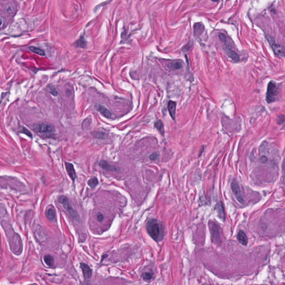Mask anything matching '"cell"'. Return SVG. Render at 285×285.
<instances>
[{
    "label": "cell",
    "mask_w": 285,
    "mask_h": 285,
    "mask_svg": "<svg viewBox=\"0 0 285 285\" xmlns=\"http://www.w3.org/2000/svg\"><path fill=\"white\" fill-rule=\"evenodd\" d=\"M92 135L94 137L99 139H105L106 137V134L102 132H94L92 133Z\"/></svg>",
    "instance_id": "obj_24"
},
{
    "label": "cell",
    "mask_w": 285,
    "mask_h": 285,
    "mask_svg": "<svg viewBox=\"0 0 285 285\" xmlns=\"http://www.w3.org/2000/svg\"><path fill=\"white\" fill-rule=\"evenodd\" d=\"M29 49L31 51H32L33 53L36 54L37 55H40V56H45V52L43 51V50H42V49H39V48H37L36 47H34V46H30L29 48Z\"/></svg>",
    "instance_id": "obj_21"
},
{
    "label": "cell",
    "mask_w": 285,
    "mask_h": 285,
    "mask_svg": "<svg viewBox=\"0 0 285 285\" xmlns=\"http://www.w3.org/2000/svg\"><path fill=\"white\" fill-rule=\"evenodd\" d=\"M44 261L49 267H53L54 263V259L51 255H46L44 257Z\"/></svg>",
    "instance_id": "obj_19"
},
{
    "label": "cell",
    "mask_w": 285,
    "mask_h": 285,
    "mask_svg": "<svg viewBox=\"0 0 285 285\" xmlns=\"http://www.w3.org/2000/svg\"><path fill=\"white\" fill-rule=\"evenodd\" d=\"M267 39L268 41L271 44L275 55L279 57L285 56V48L284 46L274 43L273 40H272V38L271 37L267 36Z\"/></svg>",
    "instance_id": "obj_6"
},
{
    "label": "cell",
    "mask_w": 285,
    "mask_h": 285,
    "mask_svg": "<svg viewBox=\"0 0 285 285\" xmlns=\"http://www.w3.org/2000/svg\"><path fill=\"white\" fill-rule=\"evenodd\" d=\"M146 229L149 236L156 242L162 240L164 237V229L161 225L155 219H149L146 225Z\"/></svg>",
    "instance_id": "obj_1"
},
{
    "label": "cell",
    "mask_w": 285,
    "mask_h": 285,
    "mask_svg": "<svg viewBox=\"0 0 285 285\" xmlns=\"http://www.w3.org/2000/svg\"><path fill=\"white\" fill-rule=\"evenodd\" d=\"M219 37L220 40H221V41H222V42H225V41L226 37L225 36V35H223V34H220Z\"/></svg>",
    "instance_id": "obj_30"
},
{
    "label": "cell",
    "mask_w": 285,
    "mask_h": 285,
    "mask_svg": "<svg viewBox=\"0 0 285 285\" xmlns=\"http://www.w3.org/2000/svg\"><path fill=\"white\" fill-rule=\"evenodd\" d=\"M154 126H155V128L158 130V132L160 133V134L164 136L165 131H164V125H163V122L161 121L160 120H157V121L155 122Z\"/></svg>",
    "instance_id": "obj_17"
},
{
    "label": "cell",
    "mask_w": 285,
    "mask_h": 285,
    "mask_svg": "<svg viewBox=\"0 0 285 285\" xmlns=\"http://www.w3.org/2000/svg\"><path fill=\"white\" fill-rule=\"evenodd\" d=\"M80 267L82 270L85 279H89L90 278H91L92 276V270L90 267H89L88 265L84 263H80Z\"/></svg>",
    "instance_id": "obj_9"
},
{
    "label": "cell",
    "mask_w": 285,
    "mask_h": 285,
    "mask_svg": "<svg viewBox=\"0 0 285 285\" xmlns=\"http://www.w3.org/2000/svg\"><path fill=\"white\" fill-rule=\"evenodd\" d=\"M65 167L69 176L72 179L73 182H74L76 178V173L73 164L69 162H65Z\"/></svg>",
    "instance_id": "obj_8"
},
{
    "label": "cell",
    "mask_w": 285,
    "mask_h": 285,
    "mask_svg": "<svg viewBox=\"0 0 285 285\" xmlns=\"http://www.w3.org/2000/svg\"><path fill=\"white\" fill-rule=\"evenodd\" d=\"M35 130L39 133L47 135L53 133L55 131V127L50 123H43L37 124Z\"/></svg>",
    "instance_id": "obj_4"
},
{
    "label": "cell",
    "mask_w": 285,
    "mask_h": 285,
    "mask_svg": "<svg viewBox=\"0 0 285 285\" xmlns=\"http://www.w3.org/2000/svg\"><path fill=\"white\" fill-rule=\"evenodd\" d=\"M97 109L102 115H103L104 117H105L108 119H110L111 118V114L109 110L106 107H105L103 105H101V104L97 105Z\"/></svg>",
    "instance_id": "obj_12"
},
{
    "label": "cell",
    "mask_w": 285,
    "mask_h": 285,
    "mask_svg": "<svg viewBox=\"0 0 285 285\" xmlns=\"http://www.w3.org/2000/svg\"><path fill=\"white\" fill-rule=\"evenodd\" d=\"M237 239L238 242L243 246H246L248 243V238L246 233L243 231L240 230L237 234Z\"/></svg>",
    "instance_id": "obj_13"
},
{
    "label": "cell",
    "mask_w": 285,
    "mask_h": 285,
    "mask_svg": "<svg viewBox=\"0 0 285 285\" xmlns=\"http://www.w3.org/2000/svg\"><path fill=\"white\" fill-rule=\"evenodd\" d=\"M204 30V27L203 25L200 22L195 24L194 25V34L196 36L200 35Z\"/></svg>",
    "instance_id": "obj_15"
},
{
    "label": "cell",
    "mask_w": 285,
    "mask_h": 285,
    "mask_svg": "<svg viewBox=\"0 0 285 285\" xmlns=\"http://www.w3.org/2000/svg\"><path fill=\"white\" fill-rule=\"evenodd\" d=\"M59 202L66 210L68 214L74 219H79V215L77 212L74 209L70 202L67 197L64 195H61L58 198Z\"/></svg>",
    "instance_id": "obj_2"
},
{
    "label": "cell",
    "mask_w": 285,
    "mask_h": 285,
    "mask_svg": "<svg viewBox=\"0 0 285 285\" xmlns=\"http://www.w3.org/2000/svg\"><path fill=\"white\" fill-rule=\"evenodd\" d=\"M98 183H99L98 180H97V178L95 177H94V178H92L91 179H90L88 182V184L89 186L91 188L96 187L97 186Z\"/></svg>",
    "instance_id": "obj_22"
},
{
    "label": "cell",
    "mask_w": 285,
    "mask_h": 285,
    "mask_svg": "<svg viewBox=\"0 0 285 285\" xmlns=\"http://www.w3.org/2000/svg\"><path fill=\"white\" fill-rule=\"evenodd\" d=\"M278 95V88L276 83L274 81H271L267 87L266 93V102L268 104L273 103L277 99Z\"/></svg>",
    "instance_id": "obj_3"
},
{
    "label": "cell",
    "mask_w": 285,
    "mask_h": 285,
    "mask_svg": "<svg viewBox=\"0 0 285 285\" xmlns=\"http://www.w3.org/2000/svg\"><path fill=\"white\" fill-rule=\"evenodd\" d=\"M45 215L46 218L50 221H54L56 218V211L54 207L50 206L46 210Z\"/></svg>",
    "instance_id": "obj_10"
},
{
    "label": "cell",
    "mask_w": 285,
    "mask_h": 285,
    "mask_svg": "<svg viewBox=\"0 0 285 285\" xmlns=\"http://www.w3.org/2000/svg\"><path fill=\"white\" fill-rule=\"evenodd\" d=\"M158 157H159V155H158V153H153L151 155L149 158L152 160H155L158 159Z\"/></svg>",
    "instance_id": "obj_28"
},
{
    "label": "cell",
    "mask_w": 285,
    "mask_h": 285,
    "mask_svg": "<svg viewBox=\"0 0 285 285\" xmlns=\"http://www.w3.org/2000/svg\"><path fill=\"white\" fill-rule=\"evenodd\" d=\"M227 54L228 56L231 58L232 60H233L235 61H238L239 60V55L235 53L234 51H232L231 50L228 49V50L227 51Z\"/></svg>",
    "instance_id": "obj_20"
},
{
    "label": "cell",
    "mask_w": 285,
    "mask_h": 285,
    "mask_svg": "<svg viewBox=\"0 0 285 285\" xmlns=\"http://www.w3.org/2000/svg\"><path fill=\"white\" fill-rule=\"evenodd\" d=\"M153 275H154V273L153 272V271H146V272H144L143 273H142L141 274V277L143 278V279H144L145 281H146V282H149L152 280L153 277Z\"/></svg>",
    "instance_id": "obj_18"
},
{
    "label": "cell",
    "mask_w": 285,
    "mask_h": 285,
    "mask_svg": "<svg viewBox=\"0 0 285 285\" xmlns=\"http://www.w3.org/2000/svg\"><path fill=\"white\" fill-rule=\"evenodd\" d=\"M21 132L22 133L25 134H26V135H27V136H28L29 137H30L31 138H32V133H31L30 132L28 129H27L25 127H24L22 128V130H21Z\"/></svg>",
    "instance_id": "obj_27"
},
{
    "label": "cell",
    "mask_w": 285,
    "mask_h": 285,
    "mask_svg": "<svg viewBox=\"0 0 285 285\" xmlns=\"http://www.w3.org/2000/svg\"><path fill=\"white\" fill-rule=\"evenodd\" d=\"M48 90H49L50 93L51 94H52L53 95L57 96L58 95V92L54 86L51 85H49L48 86Z\"/></svg>",
    "instance_id": "obj_25"
},
{
    "label": "cell",
    "mask_w": 285,
    "mask_h": 285,
    "mask_svg": "<svg viewBox=\"0 0 285 285\" xmlns=\"http://www.w3.org/2000/svg\"><path fill=\"white\" fill-rule=\"evenodd\" d=\"M99 166L104 170L110 171V172H116L118 169L116 167L109 164L108 162L105 160H101L99 163Z\"/></svg>",
    "instance_id": "obj_11"
},
{
    "label": "cell",
    "mask_w": 285,
    "mask_h": 285,
    "mask_svg": "<svg viewBox=\"0 0 285 285\" xmlns=\"http://www.w3.org/2000/svg\"><path fill=\"white\" fill-rule=\"evenodd\" d=\"M209 226L213 241L215 243L219 244L221 242V238L218 225L213 221H210L209 222Z\"/></svg>",
    "instance_id": "obj_5"
},
{
    "label": "cell",
    "mask_w": 285,
    "mask_h": 285,
    "mask_svg": "<svg viewBox=\"0 0 285 285\" xmlns=\"http://www.w3.org/2000/svg\"><path fill=\"white\" fill-rule=\"evenodd\" d=\"M168 109L172 118L174 120L176 118V103L173 101H169L168 105Z\"/></svg>",
    "instance_id": "obj_14"
},
{
    "label": "cell",
    "mask_w": 285,
    "mask_h": 285,
    "mask_svg": "<svg viewBox=\"0 0 285 285\" xmlns=\"http://www.w3.org/2000/svg\"><path fill=\"white\" fill-rule=\"evenodd\" d=\"M231 188L237 200L241 203H243L244 200L241 193L239 184L236 180H233L231 183Z\"/></svg>",
    "instance_id": "obj_7"
},
{
    "label": "cell",
    "mask_w": 285,
    "mask_h": 285,
    "mask_svg": "<svg viewBox=\"0 0 285 285\" xmlns=\"http://www.w3.org/2000/svg\"><path fill=\"white\" fill-rule=\"evenodd\" d=\"M216 209L217 213L218 214L219 217L224 221L225 219V211H224L223 207L222 206L221 203H219L216 206Z\"/></svg>",
    "instance_id": "obj_16"
},
{
    "label": "cell",
    "mask_w": 285,
    "mask_h": 285,
    "mask_svg": "<svg viewBox=\"0 0 285 285\" xmlns=\"http://www.w3.org/2000/svg\"><path fill=\"white\" fill-rule=\"evenodd\" d=\"M97 218L98 222H102L104 219L103 215L102 213H98L97 214Z\"/></svg>",
    "instance_id": "obj_29"
},
{
    "label": "cell",
    "mask_w": 285,
    "mask_h": 285,
    "mask_svg": "<svg viewBox=\"0 0 285 285\" xmlns=\"http://www.w3.org/2000/svg\"><path fill=\"white\" fill-rule=\"evenodd\" d=\"M169 67L174 70H179L182 67V63L181 62H173L169 64Z\"/></svg>",
    "instance_id": "obj_23"
},
{
    "label": "cell",
    "mask_w": 285,
    "mask_h": 285,
    "mask_svg": "<svg viewBox=\"0 0 285 285\" xmlns=\"http://www.w3.org/2000/svg\"><path fill=\"white\" fill-rule=\"evenodd\" d=\"M5 8H6V11L9 13H13L15 10V8L11 4H7L5 7Z\"/></svg>",
    "instance_id": "obj_26"
}]
</instances>
